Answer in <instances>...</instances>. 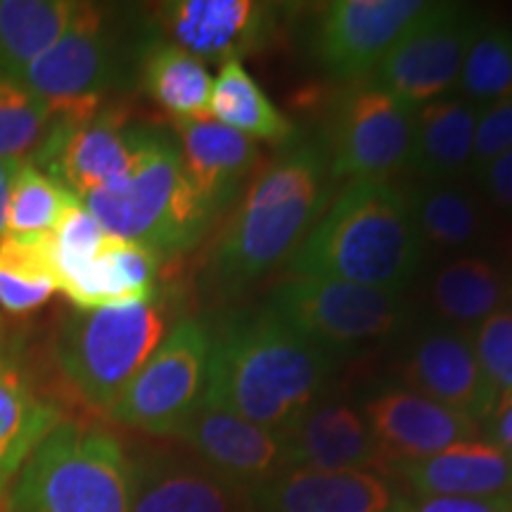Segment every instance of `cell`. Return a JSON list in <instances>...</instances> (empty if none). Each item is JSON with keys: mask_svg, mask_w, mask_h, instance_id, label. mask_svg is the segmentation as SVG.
Masks as SVG:
<instances>
[{"mask_svg": "<svg viewBox=\"0 0 512 512\" xmlns=\"http://www.w3.org/2000/svg\"><path fill=\"white\" fill-rule=\"evenodd\" d=\"M183 171L204 207L221 211L259 169V147L214 119H174Z\"/></svg>", "mask_w": 512, "mask_h": 512, "instance_id": "cell-23", "label": "cell"}, {"mask_svg": "<svg viewBox=\"0 0 512 512\" xmlns=\"http://www.w3.org/2000/svg\"><path fill=\"white\" fill-rule=\"evenodd\" d=\"M159 259L150 247L107 235L98 256L62 283L60 292L79 311L145 302L157 294Z\"/></svg>", "mask_w": 512, "mask_h": 512, "instance_id": "cell-26", "label": "cell"}, {"mask_svg": "<svg viewBox=\"0 0 512 512\" xmlns=\"http://www.w3.org/2000/svg\"><path fill=\"white\" fill-rule=\"evenodd\" d=\"M171 309L159 294L145 302L72 313L57 332L55 356L76 396L110 415L140 368L169 335Z\"/></svg>", "mask_w": 512, "mask_h": 512, "instance_id": "cell-6", "label": "cell"}, {"mask_svg": "<svg viewBox=\"0 0 512 512\" xmlns=\"http://www.w3.org/2000/svg\"><path fill=\"white\" fill-rule=\"evenodd\" d=\"M79 200L72 190L41 171L31 159H22L10 185L5 238H46L62 211Z\"/></svg>", "mask_w": 512, "mask_h": 512, "instance_id": "cell-32", "label": "cell"}, {"mask_svg": "<svg viewBox=\"0 0 512 512\" xmlns=\"http://www.w3.org/2000/svg\"><path fill=\"white\" fill-rule=\"evenodd\" d=\"M387 475L408 496L489 498L512 494V456L491 441H463L430 458L403 460Z\"/></svg>", "mask_w": 512, "mask_h": 512, "instance_id": "cell-22", "label": "cell"}, {"mask_svg": "<svg viewBox=\"0 0 512 512\" xmlns=\"http://www.w3.org/2000/svg\"><path fill=\"white\" fill-rule=\"evenodd\" d=\"M105 240L107 233L81 200L72 202L62 211L60 221L48 235V256L55 273L57 292L74 273L91 264Z\"/></svg>", "mask_w": 512, "mask_h": 512, "instance_id": "cell-35", "label": "cell"}, {"mask_svg": "<svg viewBox=\"0 0 512 512\" xmlns=\"http://www.w3.org/2000/svg\"><path fill=\"white\" fill-rule=\"evenodd\" d=\"M128 512H247L245 491L202 460L169 448L131 453Z\"/></svg>", "mask_w": 512, "mask_h": 512, "instance_id": "cell-19", "label": "cell"}, {"mask_svg": "<svg viewBox=\"0 0 512 512\" xmlns=\"http://www.w3.org/2000/svg\"><path fill=\"white\" fill-rule=\"evenodd\" d=\"M211 119L233 128L249 140L271 145L294 143V126L247 72L240 60L221 64L211 88Z\"/></svg>", "mask_w": 512, "mask_h": 512, "instance_id": "cell-29", "label": "cell"}, {"mask_svg": "<svg viewBox=\"0 0 512 512\" xmlns=\"http://www.w3.org/2000/svg\"><path fill=\"white\" fill-rule=\"evenodd\" d=\"M387 467L479 439L482 425L411 389H382L363 408Z\"/></svg>", "mask_w": 512, "mask_h": 512, "instance_id": "cell-18", "label": "cell"}, {"mask_svg": "<svg viewBox=\"0 0 512 512\" xmlns=\"http://www.w3.org/2000/svg\"><path fill=\"white\" fill-rule=\"evenodd\" d=\"M394 373L411 392L444 403L479 425L496 406L498 396L479 366L470 332L434 320L406 337Z\"/></svg>", "mask_w": 512, "mask_h": 512, "instance_id": "cell-13", "label": "cell"}, {"mask_svg": "<svg viewBox=\"0 0 512 512\" xmlns=\"http://www.w3.org/2000/svg\"><path fill=\"white\" fill-rule=\"evenodd\" d=\"M140 83L155 105L174 119H211L207 64L174 43H150L140 55Z\"/></svg>", "mask_w": 512, "mask_h": 512, "instance_id": "cell-28", "label": "cell"}, {"mask_svg": "<svg viewBox=\"0 0 512 512\" xmlns=\"http://www.w3.org/2000/svg\"><path fill=\"white\" fill-rule=\"evenodd\" d=\"M275 5L254 0H174L157 10L171 43L197 60H240L266 43L275 27Z\"/></svg>", "mask_w": 512, "mask_h": 512, "instance_id": "cell-17", "label": "cell"}, {"mask_svg": "<svg viewBox=\"0 0 512 512\" xmlns=\"http://www.w3.org/2000/svg\"><path fill=\"white\" fill-rule=\"evenodd\" d=\"M508 150H512V98L479 107L475 150H472V178Z\"/></svg>", "mask_w": 512, "mask_h": 512, "instance_id": "cell-37", "label": "cell"}, {"mask_svg": "<svg viewBox=\"0 0 512 512\" xmlns=\"http://www.w3.org/2000/svg\"><path fill=\"white\" fill-rule=\"evenodd\" d=\"M335 361L271 309L230 318L211 344L207 399L268 432L285 434L323 399Z\"/></svg>", "mask_w": 512, "mask_h": 512, "instance_id": "cell-2", "label": "cell"}, {"mask_svg": "<svg viewBox=\"0 0 512 512\" xmlns=\"http://www.w3.org/2000/svg\"><path fill=\"white\" fill-rule=\"evenodd\" d=\"M425 254L406 190L392 181H354L294 252L292 271L403 294Z\"/></svg>", "mask_w": 512, "mask_h": 512, "instance_id": "cell-3", "label": "cell"}, {"mask_svg": "<svg viewBox=\"0 0 512 512\" xmlns=\"http://www.w3.org/2000/svg\"><path fill=\"white\" fill-rule=\"evenodd\" d=\"M60 422V408L36 392L12 358L0 356V494L15 482L31 451Z\"/></svg>", "mask_w": 512, "mask_h": 512, "instance_id": "cell-27", "label": "cell"}, {"mask_svg": "<svg viewBox=\"0 0 512 512\" xmlns=\"http://www.w3.org/2000/svg\"><path fill=\"white\" fill-rule=\"evenodd\" d=\"M406 197L425 249L460 256L479 252L489 242L494 214L479 190L465 181L418 183L406 190Z\"/></svg>", "mask_w": 512, "mask_h": 512, "instance_id": "cell-25", "label": "cell"}, {"mask_svg": "<svg viewBox=\"0 0 512 512\" xmlns=\"http://www.w3.org/2000/svg\"><path fill=\"white\" fill-rule=\"evenodd\" d=\"M211 344L214 332L202 320H178L114 403L110 418L152 437H176L207 389Z\"/></svg>", "mask_w": 512, "mask_h": 512, "instance_id": "cell-9", "label": "cell"}, {"mask_svg": "<svg viewBox=\"0 0 512 512\" xmlns=\"http://www.w3.org/2000/svg\"><path fill=\"white\" fill-rule=\"evenodd\" d=\"M266 309L330 356L375 347L411 318L401 294L313 275L275 285Z\"/></svg>", "mask_w": 512, "mask_h": 512, "instance_id": "cell-7", "label": "cell"}, {"mask_svg": "<svg viewBox=\"0 0 512 512\" xmlns=\"http://www.w3.org/2000/svg\"><path fill=\"white\" fill-rule=\"evenodd\" d=\"M287 467L344 472L375 470L387 475V460L363 411L347 401L318 399L283 434Z\"/></svg>", "mask_w": 512, "mask_h": 512, "instance_id": "cell-20", "label": "cell"}, {"mask_svg": "<svg viewBox=\"0 0 512 512\" xmlns=\"http://www.w3.org/2000/svg\"><path fill=\"white\" fill-rule=\"evenodd\" d=\"M460 98L486 107L512 98V29L505 24H479L460 69Z\"/></svg>", "mask_w": 512, "mask_h": 512, "instance_id": "cell-33", "label": "cell"}, {"mask_svg": "<svg viewBox=\"0 0 512 512\" xmlns=\"http://www.w3.org/2000/svg\"><path fill=\"white\" fill-rule=\"evenodd\" d=\"M19 162H22V159L0 157V240L5 238V226H8L10 185H12V176H15Z\"/></svg>", "mask_w": 512, "mask_h": 512, "instance_id": "cell-41", "label": "cell"}, {"mask_svg": "<svg viewBox=\"0 0 512 512\" xmlns=\"http://www.w3.org/2000/svg\"><path fill=\"white\" fill-rule=\"evenodd\" d=\"M57 292L46 238L0 240V309L27 316Z\"/></svg>", "mask_w": 512, "mask_h": 512, "instance_id": "cell-31", "label": "cell"}, {"mask_svg": "<svg viewBox=\"0 0 512 512\" xmlns=\"http://www.w3.org/2000/svg\"><path fill=\"white\" fill-rule=\"evenodd\" d=\"M50 126V110L15 76L0 72V157L27 159Z\"/></svg>", "mask_w": 512, "mask_h": 512, "instance_id": "cell-34", "label": "cell"}, {"mask_svg": "<svg viewBox=\"0 0 512 512\" xmlns=\"http://www.w3.org/2000/svg\"><path fill=\"white\" fill-rule=\"evenodd\" d=\"M399 512H512V494L489 498L403 496Z\"/></svg>", "mask_w": 512, "mask_h": 512, "instance_id": "cell-39", "label": "cell"}, {"mask_svg": "<svg viewBox=\"0 0 512 512\" xmlns=\"http://www.w3.org/2000/svg\"><path fill=\"white\" fill-rule=\"evenodd\" d=\"M477 117L479 107L460 95H446L415 110L408 166L420 183H458L472 178Z\"/></svg>", "mask_w": 512, "mask_h": 512, "instance_id": "cell-24", "label": "cell"}, {"mask_svg": "<svg viewBox=\"0 0 512 512\" xmlns=\"http://www.w3.org/2000/svg\"><path fill=\"white\" fill-rule=\"evenodd\" d=\"M479 24L482 19L467 5L427 3V10L377 64L370 83L413 107L446 98L458 86Z\"/></svg>", "mask_w": 512, "mask_h": 512, "instance_id": "cell-10", "label": "cell"}, {"mask_svg": "<svg viewBox=\"0 0 512 512\" xmlns=\"http://www.w3.org/2000/svg\"><path fill=\"white\" fill-rule=\"evenodd\" d=\"M406 491L375 470L287 467L245 491L247 512H399Z\"/></svg>", "mask_w": 512, "mask_h": 512, "instance_id": "cell-16", "label": "cell"}, {"mask_svg": "<svg viewBox=\"0 0 512 512\" xmlns=\"http://www.w3.org/2000/svg\"><path fill=\"white\" fill-rule=\"evenodd\" d=\"M76 8L72 0H0V72L19 79L60 41Z\"/></svg>", "mask_w": 512, "mask_h": 512, "instance_id": "cell-30", "label": "cell"}, {"mask_svg": "<svg viewBox=\"0 0 512 512\" xmlns=\"http://www.w3.org/2000/svg\"><path fill=\"white\" fill-rule=\"evenodd\" d=\"M176 439L240 491L254 489L287 470L283 434L268 432L207 399L192 408Z\"/></svg>", "mask_w": 512, "mask_h": 512, "instance_id": "cell-15", "label": "cell"}, {"mask_svg": "<svg viewBox=\"0 0 512 512\" xmlns=\"http://www.w3.org/2000/svg\"><path fill=\"white\" fill-rule=\"evenodd\" d=\"M425 299L434 323L472 332L512 306V259L484 252L451 256L430 275Z\"/></svg>", "mask_w": 512, "mask_h": 512, "instance_id": "cell-21", "label": "cell"}, {"mask_svg": "<svg viewBox=\"0 0 512 512\" xmlns=\"http://www.w3.org/2000/svg\"><path fill=\"white\" fill-rule=\"evenodd\" d=\"M427 10L422 0H337L313 27V55L335 79H363Z\"/></svg>", "mask_w": 512, "mask_h": 512, "instance_id": "cell-14", "label": "cell"}, {"mask_svg": "<svg viewBox=\"0 0 512 512\" xmlns=\"http://www.w3.org/2000/svg\"><path fill=\"white\" fill-rule=\"evenodd\" d=\"M470 339L496 396L512 394V306L477 325Z\"/></svg>", "mask_w": 512, "mask_h": 512, "instance_id": "cell-36", "label": "cell"}, {"mask_svg": "<svg viewBox=\"0 0 512 512\" xmlns=\"http://www.w3.org/2000/svg\"><path fill=\"white\" fill-rule=\"evenodd\" d=\"M418 107L375 83L339 100L330 124V176L342 181H389L408 166Z\"/></svg>", "mask_w": 512, "mask_h": 512, "instance_id": "cell-11", "label": "cell"}, {"mask_svg": "<svg viewBox=\"0 0 512 512\" xmlns=\"http://www.w3.org/2000/svg\"><path fill=\"white\" fill-rule=\"evenodd\" d=\"M81 202L110 238L138 242L159 256L195 245L211 221V211L185 176L178 143L152 126L140 131L131 174Z\"/></svg>", "mask_w": 512, "mask_h": 512, "instance_id": "cell-4", "label": "cell"}, {"mask_svg": "<svg viewBox=\"0 0 512 512\" xmlns=\"http://www.w3.org/2000/svg\"><path fill=\"white\" fill-rule=\"evenodd\" d=\"M121 48L112 12L79 3L64 36L34 60L19 81L38 95L50 117H91L119 83Z\"/></svg>", "mask_w": 512, "mask_h": 512, "instance_id": "cell-8", "label": "cell"}, {"mask_svg": "<svg viewBox=\"0 0 512 512\" xmlns=\"http://www.w3.org/2000/svg\"><path fill=\"white\" fill-rule=\"evenodd\" d=\"M131 453L107 427L62 420L22 465L8 512H128Z\"/></svg>", "mask_w": 512, "mask_h": 512, "instance_id": "cell-5", "label": "cell"}, {"mask_svg": "<svg viewBox=\"0 0 512 512\" xmlns=\"http://www.w3.org/2000/svg\"><path fill=\"white\" fill-rule=\"evenodd\" d=\"M479 195L491 214L503 216L512 223V150L496 157L475 176Z\"/></svg>", "mask_w": 512, "mask_h": 512, "instance_id": "cell-38", "label": "cell"}, {"mask_svg": "<svg viewBox=\"0 0 512 512\" xmlns=\"http://www.w3.org/2000/svg\"><path fill=\"white\" fill-rule=\"evenodd\" d=\"M328 166L323 145L299 140L254 171L211 245L207 280L216 292L247 290L302 247L328 209Z\"/></svg>", "mask_w": 512, "mask_h": 512, "instance_id": "cell-1", "label": "cell"}, {"mask_svg": "<svg viewBox=\"0 0 512 512\" xmlns=\"http://www.w3.org/2000/svg\"><path fill=\"white\" fill-rule=\"evenodd\" d=\"M484 432L491 444L512 456V394L498 396L494 411L484 420Z\"/></svg>", "mask_w": 512, "mask_h": 512, "instance_id": "cell-40", "label": "cell"}, {"mask_svg": "<svg viewBox=\"0 0 512 512\" xmlns=\"http://www.w3.org/2000/svg\"><path fill=\"white\" fill-rule=\"evenodd\" d=\"M140 131L143 126L131 124L128 112L114 105H102L91 117H50L31 162L83 200L131 174Z\"/></svg>", "mask_w": 512, "mask_h": 512, "instance_id": "cell-12", "label": "cell"}]
</instances>
